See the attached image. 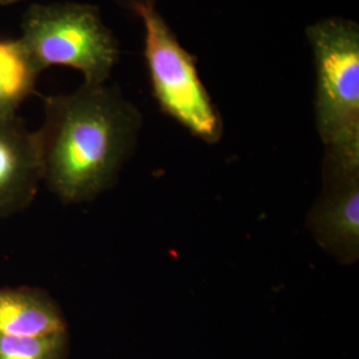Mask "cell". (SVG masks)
<instances>
[{
    "label": "cell",
    "mask_w": 359,
    "mask_h": 359,
    "mask_svg": "<svg viewBox=\"0 0 359 359\" xmlns=\"http://www.w3.org/2000/svg\"><path fill=\"white\" fill-rule=\"evenodd\" d=\"M142 124L137 108L107 83L46 97L36 130L43 182L65 203L93 200L115 184Z\"/></svg>",
    "instance_id": "obj_1"
},
{
    "label": "cell",
    "mask_w": 359,
    "mask_h": 359,
    "mask_svg": "<svg viewBox=\"0 0 359 359\" xmlns=\"http://www.w3.org/2000/svg\"><path fill=\"white\" fill-rule=\"evenodd\" d=\"M316 65V123L325 157L322 179L359 177V28L342 18L306 29Z\"/></svg>",
    "instance_id": "obj_2"
},
{
    "label": "cell",
    "mask_w": 359,
    "mask_h": 359,
    "mask_svg": "<svg viewBox=\"0 0 359 359\" xmlns=\"http://www.w3.org/2000/svg\"><path fill=\"white\" fill-rule=\"evenodd\" d=\"M19 39L40 74L52 65L69 67L83 74L86 84L107 83L120 55L99 8L83 3L31 6Z\"/></svg>",
    "instance_id": "obj_3"
},
{
    "label": "cell",
    "mask_w": 359,
    "mask_h": 359,
    "mask_svg": "<svg viewBox=\"0 0 359 359\" xmlns=\"http://www.w3.org/2000/svg\"><path fill=\"white\" fill-rule=\"evenodd\" d=\"M130 6L144 25V56L161 111L193 136L216 144L222 136V118L200 79L194 56L180 44L154 0H130Z\"/></svg>",
    "instance_id": "obj_4"
},
{
    "label": "cell",
    "mask_w": 359,
    "mask_h": 359,
    "mask_svg": "<svg viewBox=\"0 0 359 359\" xmlns=\"http://www.w3.org/2000/svg\"><path fill=\"white\" fill-rule=\"evenodd\" d=\"M317 243L339 262L359 257V177L323 181L322 193L309 215Z\"/></svg>",
    "instance_id": "obj_5"
},
{
    "label": "cell",
    "mask_w": 359,
    "mask_h": 359,
    "mask_svg": "<svg viewBox=\"0 0 359 359\" xmlns=\"http://www.w3.org/2000/svg\"><path fill=\"white\" fill-rule=\"evenodd\" d=\"M40 182L36 132L27 128L18 116L0 120V217L29 205Z\"/></svg>",
    "instance_id": "obj_6"
},
{
    "label": "cell",
    "mask_w": 359,
    "mask_h": 359,
    "mask_svg": "<svg viewBox=\"0 0 359 359\" xmlns=\"http://www.w3.org/2000/svg\"><path fill=\"white\" fill-rule=\"evenodd\" d=\"M68 332L63 311L44 290L0 289V335L32 337Z\"/></svg>",
    "instance_id": "obj_7"
},
{
    "label": "cell",
    "mask_w": 359,
    "mask_h": 359,
    "mask_svg": "<svg viewBox=\"0 0 359 359\" xmlns=\"http://www.w3.org/2000/svg\"><path fill=\"white\" fill-rule=\"evenodd\" d=\"M39 75L20 39H0V120L18 116Z\"/></svg>",
    "instance_id": "obj_8"
},
{
    "label": "cell",
    "mask_w": 359,
    "mask_h": 359,
    "mask_svg": "<svg viewBox=\"0 0 359 359\" xmlns=\"http://www.w3.org/2000/svg\"><path fill=\"white\" fill-rule=\"evenodd\" d=\"M69 334L0 335V359H68Z\"/></svg>",
    "instance_id": "obj_9"
},
{
    "label": "cell",
    "mask_w": 359,
    "mask_h": 359,
    "mask_svg": "<svg viewBox=\"0 0 359 359\" xmlns=\"http://www.w3.org/2000/svg\"><path fill=\"white\" fill-rule=\"evenodd\" d=\"M16 1H20V0H0V4L1 6H10V4H13Z\"/></svg>",
    "instance_id": "obj_10"
}]
</instances>
